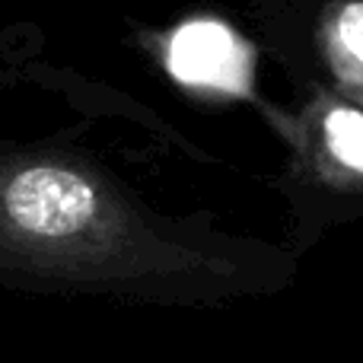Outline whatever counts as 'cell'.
Returning a JSON list of instances; mask_svg holds the SVG:
<instances>
[{
  "label": "cell",
  "mask_w": 363,
  "mask_h": 363,
  "mask_svg": "<svg viewBox=\"0 0 363 363\" xmlns=\"http://www.w3.org/2000/svg\"><path fill=\"white\" fill-rule=\"evenodd\" d=\"M169 74L185 86L217 89V93H245L252 77V61L245 42L230 26L217 19H194L176 29L166 48Z\"/></svg>",
  "instance_id": "cell-2"
},
{
  "label": "cell",
  "mask_w": 363,
  "mask_h": 363,
  "mask_svg": "<svg viewBox=\"0 0 363 363\" xmlns=\"http://www.w3.org/2000/svg\"><path fill=\"white\" fill-rule=\"evenodd\" d=\"M322 55L345 96L363 106V0H335L322 13Z\"/></svg>",
  "instance_id": "cell-3"
},
{
  "label": "cell",
  "mask_w": 363,
  "mask_h": 363,
  "mask_svg": "<svg viewBox=\"0 0 363 363\" xmlns=\"http://www.w3.org/2000/svg\"><path fill=\"white\" fill-rule=\"evenodd\" d=\"M0 268L83 287H160L230 271L169 242L99 172L61 157H0Z\"/></svg>",
  "instance_id": "cell-1"
},
{
  "label": "cell",
  "mask_w": 363,
  "mask_h": 363,
  "mask_svg": "<svg viewBox=\"0 0 363 363\" xmlns=\"http://www.w3.org/2000/svg\"><path fill=\"white\" fill-rule=\"evenodd\" d=\"M322 150L328 163L351 179H363V112L354 106H332L319 118Z\"/></svg>",
  "instance_id": "cell-4"
}]
</instances>
